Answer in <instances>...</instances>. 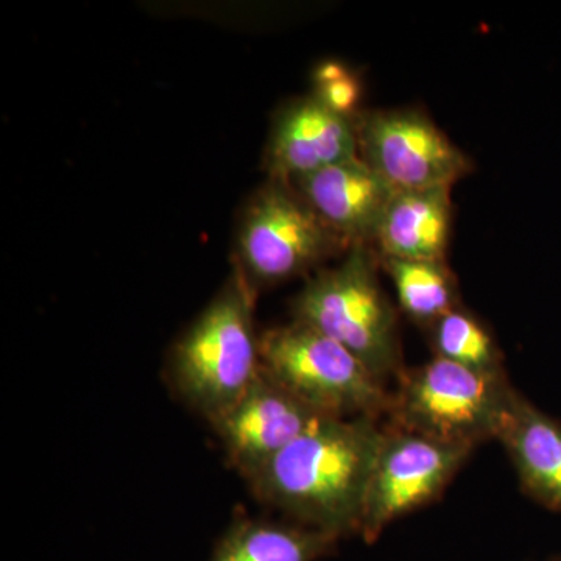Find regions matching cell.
Wrapping results in <instances>:
<instances>
[{
    "label": "cell",
    "mask_w": 561,
    "mask_h": 561,
    "mask_svg": "<svg viewBox=\"0 0 561 561\" xmlns=\"http://www.w3.org/2000/svg\"><path fill=\"white\" fill-rule=\"evenodd\" d=\"M387 430L375 416L324 419L245 479L254 497L294 523L342 540L359 535Z\"/></svg>",
    "instance_id": "6da1fadb"
},
{
    "label": "cell",
    "mask_w": 561,
    "mask_h": 561,
    "mask_svg": "<svg viewBox=\"0 0 561 561\" xmlns=\"http://www.w3.org/2000/svg\"><path fill=\"white\" fill-rule=\"evenodd\" d=\"M256 294L234 267L171 351L168 370L172 389L209 424L230 411L260 376Z\"/></svg>",
    "instance_id": "7a4b0ae2"
},
{
    "label": "cell",
    "mask_w": 561,
    "mask_h": 561,
    "mask_svg": "<svg viewBox=\"0 0 561 561\" xmlns=\"http://www.w3.org/2000/svg\"><path fill=\"white\" fill-rule=\"evenodd\" d=\"M291 311L295 321L341 343L382 382L400 370L397 312L379 284L371 245H351L337 267L312 276Z\"/></svg>",
    "instance_id": "3957f363"
},
{
    "label": "cell",
    "mask_w": 561,
    "mask_h": 561,
    "mask_svg": "<svg viewBox=\"0 0 561 561\" xmlns=\"http://www.w3.org/2000/svg\"><path fill=\"white\" fill-rule=\"evenodd\" d=\"M516 390L504 370H479L443 357L402 371L390 397L393 427L474 448L496 438Z\"/></svg>",
    "instance_id": "277c9868"
},
{
    "label": "cell",
    "mask_w": 561,
    "mask_h": 561,
    "mask_svg": "<svg viewBox=\"0 0 561 561\" xmlns=\"http://www.w3.org/2000/svg\"><path fill=\"white\" fill-rule=\"evenodd\" d=\"M261 368L321 415L379 419L389 412L381 379L341 343L300 321L262 332Z\"/></svg>",
    "instance_id": "5b68a950"
},
{
    "label": "cell",
    "mask_w": 561,
    "mask_h": 561,
    "mask_svg": "<svg viewBox=\"0 0 561 561\" xmlns=\"http://www.w3.org/2000/svg\"><path fill=\"white\" fill-rule=\"evenodd\" d=\"M348 249L290 183L271 180L243 210L234 267L257 291Z\"/></svg>",
    "instance_id": "8992f818"
},
{
    "label": "cell",
    "mask_w": 561,
    "mask_h": 561,
    "mask_svg": "<svg viewBox=\"0 0 561 561\" xmlns=\"http://www.w3.org/2000/svg\"><path fill=\"white\" fill-rule=\"evenodd\" d=\"M470 453L415 432L387 430L365 496L362 540L373 545L391 523L438 496Z\"/></svg>",
    "instance_id": "52a82bcc"
},
{
    "label": "cell",
    "mask_w": 561,
    "mask_h": 561,
    "mask_svg": "<svg viewBox=\"0 0 561 561\" xmlns=\"http://www.w3.org/2000/svg\"><path fill=\"white\" fill-rule=\"evenodd\" d=\"M359 157L394 191L451 187L471 172L467 154L421 111L356 116Z\"/></svg>",
    "instance_id": "ba28073f"
},
{
    "label": "cell",
    "mask_w": 561,
    "mask_h": 561,
    "mask_svg": "<svg viewBox=\"0 0 561 561\" xmlns=\"http://www.w3.org/2000/svg\"><path fill=\"white\" fill-rule=\"evenodd\" d=\"M324 419L331 416L313 411L261 368L241 400L210 426L232 470L247 479Z\"/></svg>",
    "instance_id": "9c48e42d"
},
{
    "label": "cell",
    "mask_w": 561,
    "mask_h": 561,
    "mask_svg": "<svg viewBox=\"0 0 561 561\" xmlns=\"http://www.w3.org/2000/svg\"><path fill=\"white\" fill-rule=\"evenodd\" d=\"M356 157V119L331 110L312 94L290 102L276 114L264 168L271 180L291 184Z\"/></svg>",
    "instance_id": "30bf717a"
},
{
    "label": "cell",
    "mask_w": 561,
    "mask_h": 561,
    "mask_svg": "<svg viewBox=\"0 0 561 561\" xmlns=\"http://www.w3.org/2000/svg\"><path fill=\"white\" fill-rule=\"evenodd\" d=\"M297 191L346 245H373L393 187L360 157L295 181Z\"/></svg>",
    "instance_id": "8fae6325"
},
{
    "label": "cell",
    "mask_w": 561,
    "mask_h": 561,
    "mask_svg": "<svg viewBox=\"0 0 561 561\" xmlns=\"http://www.w3.org/2000/svg\"><path fill=\"white\" fill-rule=\"evenodd\" d=\"M523 489L561 515V423L516 391L496 435Z\"/></svg>",
    "instance_id": "7c38bea8"
},
{
    "label": "cell",
    "mask_w": 561,
    "mask_h": 561,
    "mask_svg": "<svg viewBox=\"0 0 561 561\" xmlns=\"http://www.w3.org/2000/svg\"><path fill=\"white\" fill-rule=\"evenodd\" d=\"M451 187L397 191L373 245L381 257L445 262L451 234Z\"/></svg>",
    "instance_id": "4fadbf2b"
},
{
    "label": "cell",
    "mask_w": 561,
    "mask_h": 561,
    "mask_svg": "<svg viewBox=\"0 0 561 561\" xmlns=\"http://www.w3.org/2000/svg\"><path fill=\"white\" fill-rule=\"evenodd\" d=\"M337 540L297 523H276L242 515L221 535L209 561H319Z\"/></svg>",
    "instance_id": "5bb4252c"
},
{
    "label": "cell",
    "mask_w": 561,
    "mask_h": 561,
    "mask_svg": "<svg viewBox=\"0 0 561 561\" xmlns=\"http://www.w3.org/2000/svg\"><path fill=\"white\" fill-rule=\"evenodd\" d=\"M393 280L402 311L419 323L434 324L456 309V279L445 262L381 257Z\"/></svg>",
    "instance_id": "9a60e30c"
},
{
    "label": "cell",
    "mask_w": 561,
    "mask_h": 561,
    "mask_svg": "<svg viewBox=\"0 0 561 561\" xmlns=\"http://www.w3.org/2000/svg\"><path fill=\"white\" fill-rule=\"evenodd\" d=\"M434 348L437 357L479 370H500L501 357L489 331L470 313L453 309L435 321Z\"/></svg>",
    "instance_id": "2e32d148"
},
{
    "label": "cell",
    "mask_w": 561,
    "mask_h": 561,
    "mask_svg": "<svg viewBox=\"0 0 561 561\" xmlns=\"http://www.w3.org/2000/svg\"><path fill=\"white\" fill-rule=\"evenodd\" d=\"M313 95L331 110L356 119L354 110L360 98L359 83L339 62L328 61L317 68Z\"/></svg>",
    "instance_id": "e0dca14e"
},
{
    "label": "cell",
    "mask_w": 561,
    "mask_h": 561,
    "mask_svg": "<svg viewBox=\"0 0 561 561\" xmlns=\"http://www.w3.org/2000/svg\"><path fill=\"white\" fill-rule=\"evenodd\" d=\"M545 561H561V556L551 557V559Z\"/></svg>",
    "instance_id": "ac0fdd59"
}]
</instances>
